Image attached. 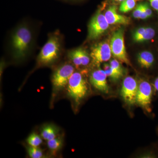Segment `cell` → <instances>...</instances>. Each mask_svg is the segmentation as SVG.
<instances>
[{
	"instance_id": "cell-1",
	"label": "cell",
	"mask_w": 158,
	"mask_h": 158,
	"mask_svg": "<svg viewBox=\"0 0 158 158\" xmlns=\"http://www.w3.org/2000/svg\"><path fill=\"white\" fill-rule=\"evenodd\" d=\"M36 34L34 25L27 20L19 23L13 29L9 38L8 51L15 61L23 62L32 53Z\"/></svg>"
},
{
	"instance_id": "cell-2",
	"label": "cell",
	"mask_w": 158,
	"mask_h": 158,
	"mask_svg": "<svg viewBox=\"0 0 158 158\" xmlns=\"http://www.w3.org/2000/svg\"><path fill=\"white\" fill-rule=\"evenodd\" d=\"M63 49V38L59 31L51 33L37 58L39 66H48L56 62Z\"/></svg>"
},
{
	"instance_id": "cell-3",
	"label": "cell",
	"mask_w": 158,
	"mask_h": 158,
	"mask_svg": "<svg viewBox=\"0 0 158 158\" xmlns=\"http://www.w3.org/2000/svg\"><path fill=\"white\" fill-rule=\"evenodd\" d=\"M68 95L75 102L79 103L87 94L88 87L87 82L81 73L74 72L67 84Z\"/></svg>"
},
{
	"instance_id": "cell-4",
	"label": "cell",
	"mask_w": 158,
	"mask_h": 158,
	"mask_svg": "<svg viewBox=\"0 0 158 158\" xmlns=\"http://www.w3.org/2000/svg\"><path fill=\"white\" fill-rule=\"evenodd\" d=\"M110 47L113 57L120 62L130 65L126 50L124 31L123 29H118L113 33L110 41Z\"/></svg>"
},
{
	"instance_id": "cell-5",
	"label": "cell",
	"mask_w": 158,
	"mask_h": 158,
	"mask_svg": "<svg viewBox=\"0 0 158 158\" xmlns=\"http://www.w3.org/2000/svg\"><path fill=\"white\" fill-rule=\"evenodd\" d=\"M74 70L73 65L70 63H64L59 66L55 71L52 77V83L54 89L59 90L67 86Z\"/></svg>"
},
{
	"instance_id": "cell-6",
	"label": "cell",
	"mask_w": 158,
	"mask_h": 158,
	"mask_svg": "<svg viewBox=\"0 0 158 158\" xmlns=\"http://www.w3.org/2000/svg\"><path fill=\"white\" fill-rule=\"evenodd\" d=\"M109 24L104 15L100 11L90 19L88 27V38L94 40L98 38L107 30Z\"/></svg>"
},
{
	"instance_id": "cell-7",
	"label": "cell",
	"mask_w": 158,
	"mask_h": 158,
	"mask_svg": "<svg viewBox=\"0 0 158 158\" xmlns=\"http://www.w3.org/2000/svg\"><path fill=\"white\" fill-rule=\"evenodd\" d=\"M138 85L133 77H126L123 82L121 95L125 102L128 105H133L136 103Z\"/></svg>"
},
{
	"instance_id": "cell-8",
	"label": "cell",
	"mask_w": 158,
	"mask_h": 158,
	"mask_svg": "<svg viewBox=\"0 0 158 158\" xmlns=\"http://www.w3.org/2000/svg\"><path fill=\"white\" fill-rule=\"evenodd\" d=\"M152 94L151 85L147 81H141L138 85L136 103L144 110L149 111Z\"/></svg>"
},
{
	"instance_id": "cell-9",
	"label": "cell",
	"mask_w": 158,
	"mask_h": 158,
	"mask_svg": "<svg viewBox=\"0 0 158 158\" xmlns=\"http://www.w3.org/2000/svg\"><path fill=\"white\" fill-rule=\"evenodd\" d=\"M112 56L110 44L106 42H102L92 47L90 57L96 65L109 61Z\"/></svg>"
},
{
	"instance_id": "cell-10",
	"label": "cell",
	"mask_w": 158,
	"mask_h": 158,
	"mask_svg": "<svg viewBox=\"0 0 158 158\" xmlns=\"http://www.w3.org/2000/svg\"><path fill=\"white\" fill-rule=\"evenodd\" d=\"M106 74L102 69H96L92 72L90 76V83L97 90L106 94L108 93L109 88L107 81Z\"/></svg>"
},
{
	"instance_id": "cell-11",
	"label": "cell",
	"mask_w": 158,
	"mask_h": 158,
	"mask_svg": "<svg viewBox=\"0 0 158 158\" xmlns=\"http://www.w3.org/2000/svg\"><path fill=\"white\" fill-rule=\"evenodd\" d=\"M105 16L110 25L124 24L129 23V19L117 13L116 6H110L105 13Z\"/></svg>"
},
{
	"instance_id": "cell-12",
	"label": "cell",
	"mask_w": 158,
	"mask_h": 158,
	"mask_svg": "<svg viewBox=\"0 0 158 158\" xmlns=\"http://www.w3.org/2000/svg\"><path fill=\"white\" fill-rule=\"evenodd\" d=\"M138 61L141 67L148 69L152 66L154 62V57L151 52L143 51L139 53Z\"/></svg>"
},
{
	"instance_id": "cell-13",
	"label": "cell",
	"mask_w": 158,
	"mask_h": 158,
	"mask_svg": "<svg viewBox=\"0 0 158 158\" xmlns=\"http://www.w3.org/2000/svg\"><path fill=\"white\" fill-rule=\"evenodd\" d=\"M58 132V129L55 126L52 124L45 125L41 128L40 135L43 139L48 141L57 137Z\"/></svg>"
},
{
	"instance_id": "cell-14",
	"label": "cell",
	"mask_w": 158,
	"mask_h": 158,
	"mask_svg": "<svg viewBox=\"0 0 158 158\" xmlns=\"http://www.w3.org/2000/svg\"><path fill=\"white\" fill-rule=\"evenodd\" d=\"M63 143V139L61 137H57L47 141L48 147L51 152L53 155L56 154L61 149Z\"/></svg>"
},
{
	"instance_id": "cell-15",
	"label": "cell",
	"mask_w": 158,
	"mask_h": 158,
	"mask_svg": "<svg viewBox=\"0 0 158 158\" xmlns=\"http://www.w3.org/2000/svg\"><path fill=\"white\" fill-rule=\"evenodd\" d=\"M42 138L36 133L31 134L27 138V142L30 146L38 147L42 144Z\"/></svg>"
},
{
	"instance_id": "cell-16",
	"label": "cell",
	"mask_w": 158,
	"mask_h": 158,
	"mask_svg": "<svg viewBox=\"0 0 158 158\" xmlns=\"http://www.w3.org/2000/svg\"><path fill=\"white\" fill-rule=\"evenodd\" d=\"M104 70L105 71L107 76L111 80L114 81H118L122 76L120 74L116 72L110 66V64L105 63L104 65Z\"/></svg>"
},
{
	"instance_id": "cell-17",
	"label": "cell",
	"mask_w": 158,
	"mask_h": 158,
	"mask_svg": "<svg viewBox=\"0 0 158 158\" xmlns=\"http://www.w3.org/2000/svg\"><path fill=\"white\" fill-rule=\"evenodd\" d=\"M136 0H125L122 2L119 11L123 13H127L132 10L136 6Z\"/></svg>"
},
{
	"instance_id": "cell-18",
	"label": "cell",
	"mask_w": 158,
	"mask_h": 158,
	"mask_svg": "<svg viewBox=\"0 0 158 158\" xmlns=\"http://www.w3.org/2000/svg\"><path fill=\"white\" fill-rule=\"evenodd\" d=\"M79 56L81 59L82 65L86 66L88 65L90 62V56L86 50L81 48H76Z\"/></svg>"
},
{
	"instance_id": "cell-19",
	"label": "cell",
	"mask_w": 158,
	"mask_h": 158,
	"mask_svg": "<svg viewBox=\"0 0 158 158\" xmlns=\"http://www.w3.org/2000/svg\"><path fill=\"white\" fill-rule=\"evenodd\" d=\"M27 151L29 156L32 158H41L44 157L43 152L38 147L30 146L27 148Z\"/></svg>"
},
{
	"instance_id": "cell-20",
	"label": "cell",
	"mask_w": 158,
	"mask_h": 158,
	"mask_svg": "<svg viewBox=\"0 0 158 158\" xmlns=\"http://www.w3.org/2000/svg\"><path fill=\"white\" fill-rule=\"evenodd\" d=\"M155 35V31L151 27H146L145 31L140 38L138 40L137 42H142L148 41L152 39Z\"/></svg>"
},
{
	"instance_id": "cell-21",
	"label": "cell",
	"mask_w": 158,
	"mask_h": 158,
	"mask_svg": "<svg viewBox=\"0 0 158 158\" xmlns=\"http://www.w3.org/2000/svg\"><path fill=\"white\" fill-rule=\"evenodd\" d=\"M67 56L69 59H70L74 65H76L77 67H79L82 65L81 62L77 52L76 48L68 51Z\"/></svg>"
},
{
	"instance_id": "cell-22",
	"label": "cell",
	"mask_w": 158,
	"mask_h": 158,
	"mask_svg": "<svg viewBox=\"0 0 158 158\" xmlns=\"http://www.w3.org/2000/svg\"><path fill=\"white\" fill-rule=\"evenodd\" d=\"M111 67L122 77L123 75V70L119 62L116 59H113L110 62Z\"/></svg>"
},
{
	"instance_id": "cell-23",
	"label": "cell",
	"mask_w": 158,
	"mask_h": 158,
	"mask_svg": "<svg viewBox=\"0 0 158 158\" xmlns=\"http://www.w3.org/2000/svg\"><path fill=\"white\" fill-rule=\"evenodd\" d=\"M145 28H146V27H144L139 28L134 33L133 37V39L135 42H137L138 40L140 38L141 35L144 33V32L145 31Z\"/></svg>"
},
{
	"instance_id": "cell-24",
	"label": "cell",
	"mask_w": 158,
	"mask_h": 158,
	"mask_svg": "<svg viewBox=\"0 0 158 158\" xmlns=\"http://www.w3.org/2000/svg\"><path fill=\"white\" fill-rule=\"evenodd\" d=\"M142 4H139L136 6L135 9L133 12V15L135 19H140V15L142 11Z\"/></svg>"
},
{
	"instance_id": "cell-25",
	"label": "cell",
	"mask_w": 158,
	"mask_h": 158,
	"mask_svg": "<svg viewBox=\"0 0 158 158\" xmlns=\"http://www.w3.org/2000/svg\"><path fill=\"white\" fill-rule=\"evenodd\" d=\"M142 7L145 11V13L147 14L148 17H150L152 15V11L151 9L150 8L149 6L148 5L147 3H144L142 4Z\"/></svg>"
},
{
	"instance_id": "cell-26",
	"label": "cell",
	"mask_w": 158,
	"mask_h": 158,
	"mask_svg": "<svg viewBox=\"0 0 158 158\" xmlns=\"http://www.w3.org/2000/svg\"><path fill=\"white\" fill-rule=\"evenodd\" d=\"M149 1L152 7L158 11V0H149Z\"/></svg>"
},
{
	"instance_id": "cell-27",
	"label": "cell",
	"mask_w": 158,
	"mask_h": 158,
	"mask_svg": "<svg viewBox=\"0 0 158 158\" xmlns=\"http://www.w3.org/2000/svg\"><path fill=\"white\" fill-rule=\"evenodd\" d=\"M142 11H141V15H140V19H146L148 18V17L147 14L145 13V11H144V9H143V7H142Z\"/></svg>"
},
{
	"instance_id": "cell-28",
	"label": "cell",
	"mask_w": 158,
	"mask_h": 158,
	"mask_svg": "<svg viewBox=\"0 0 158 158\" xmlns=\"http://www.w3.org/2000/svg\"><path fill=\"white\" fill-rule=\"evenodd\" d=\"M154 88L156 91L158 92V77L156 79L154 83Z\"/></svg>"
},
{
	"instance_id": "cell-29",
	"label": "cell",
	"mask_w": 158,
	"mask_h": 158,
	"mask_svg": "<svg viewBox=\"0 0 158 158\" xmlns=\"http://www.w3.org/2000/svg\"><path fill=\"white\" fill-rule=\"evenodd\" d=\"M65 1H67V2H72V1H77V0H64Z\"/></svg>"
},
{
	"instance_id": "cell-30",
	"label": "cell",
	"mask_w": 158,
	"mask_h": 158,
	"mask_svg": "<svg viewBox=\"0 0 158 158\" xmlns=\"http://www.w3.org/2000/svg\"><path fill=\"white\" fill-rule=\"evenodd\" d=\"M114 1H116V2H123V1H125V0H114Z\"/></svg>"
},
{
	"instance_id": "cell-31",
	"label": "cell",
	"mask_w": 158,
	"mask_h": 158,
	"mask_svg": "<svg viewBox=\"0 0 158 158\" xmlns=\"http://www.w3.org/2000/svg\"><path fill=\"white\" fill-rule=\"evenodd\" d=\"M136 1H139V0H136Z\"/></svg>"
}]
</instances>
